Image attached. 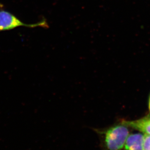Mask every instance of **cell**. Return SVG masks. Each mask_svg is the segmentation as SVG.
Returning <instances> with one entry per match:
<instances>
[{"mask_svg":"<svg viewBox=\"0 0 150 150\" xmlns=\"http://www.w3.org/2000/svg\"><path fill=\"white\" fill-rule=\"evenodd\" d=\"M129 127L124 121L107 128L97 130L104 150H121L129 135Z\"/></svg>","mask_w":150,"mask_h":150,"instance_id":"6da1fadb","label":"cell"},{"mask_svg":"<svg viewBox=\"0 0 150 150\" xmlns=\"http://www.w3.org/2000/svg\"><path fill=\"white\" fill-rule=\"evenodd\" d=\"M20 26L30 28L42 27L46 28L49 27L46 21L44 19L37 23L28 24L22 22L19 18L9 12L2 9L0 10V32L10 30Z\"/></svg>","mask_w":150,"mask_h":150,"instance_id":"7a4b0ae2","label":"cell"},{"mask_svg":"<svg viewBox=\"0 0 150 150\" xmlns=\"http://www.w3.org/2000/svg\"><path fill=\"white\" fill-rule=\"evenodd\" d=\"M144 140V134L140 133L129 134L125 144V150H143Z\"/></svg>","mask_w":150,"mask_h":150,"instance_id":"3957f363","label":"cell"},{"mask_svg":"<svg viewBox=\"0 0 150 150\" xmlns=\"http://www.w3.org/2000/svg\"><path fill=\"white\" fill-rule=\"evenodd\" d=\"M123 121L129 128H132L144 133L145 134L150 135V116L149 115L133 121Z\"/></svg>","mask_w":150,"mask_h":150,"instance_id":"277c9868","label":"cell"},{"mask_svg":"<svg viewBox=\"0 0 150 150\" xmlns=\"http://www.w3.org/2000/svg\"><path fill=\"white\" fill-rule=\"evenodd\" d=\"M143 150H150V135L144 134Z\"/></svg>","mask_w":150,"mask_h":150,"instance_id":"5b68a950","label":"cell"},{"mask_svg":"<svg viewBox=\"0 0 150 150\" xmlns=\"http://www.w3.org/2000/svg\"><path fill=\"white\" fill-rule=\"evenodd\" d=\"M3 6H3V4H0V8H1Z\"/></svg>","mask_w":150,"mask_h":150,"instance_id":"8992f818","label":"cell"},{"mask_svg":"<svg viewBox=\"0 0 150 150\" xmlns=\"http://www.w3.org/2000/svg\"><path fill=\"white\" fill-rule=\"evenodd\" d=\"M149 109L150 110V100H149Z\"/></svg>","mask_w":150,"mask_h":150,"instance_id":"52a82bcc","label":"cell"}]
</instances>
